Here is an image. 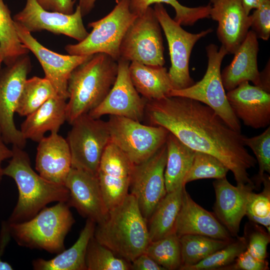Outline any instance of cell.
<instances>
[{"instance_id":"obj_27","label":"cell","mask_w":270,"mask_h":270,"mask_svg":"<svg viewBox=\"0 0 270 270\" xmlns=\"http://www.w3.org/2000/svg\"><path fill=\"white\" fill-rule=\"evenodd\" d=\"M96 224L87 218L76 242L69 248L58 254L54 258L33 260V268L36 270H86V254L88 242L94 236Z\"/></svg>"},{"instance_id":"obj_25","label":"cell","mask_w":270,"mask_h":270,"mask_svg":"<svg viewBox=\"0 0 270 270\" xmlns=\"http://www.w3.org/2000/svg\"><path fill=\"white\" fill-rule=\"evenodd\" d=\"M66 100L56 96L27 116L20 130L24 138L39 142L46 132H58L66 120Z\"/></svg>"},{"instance_id":"obj_10","label":"cell","mask_w":270,"mask_h":270,"mask_svg":"<svg viewBox=\"0 0 270 270\" xmlns=\"http://www.w3.org/2000/svg\"><path fill=\"white\" fill-rule=\"evenodd\" d=\"M162 28L149 6L128 29L120 48V58L146 65L165 64Z\"/></svg>"},{"instance_id":"obj_1","label":"cell","mask_w":270,"mask_h":270,"mask_svg":"<svg viewBox=\"0 0 270 270\" xmlns=\"http://www.w3.org/2000/svg\"><path fill=\"white\" fill-rule=\"evenodd\" d=\"M145 115L152 126H162L191 149L218 159L232 172L236 184L254 182L248 170L257 162L246 148L245 136L208 106L190 98L166 96L148 100Z\"/></svg>"},{"instance_id":"obj_13","label":"cell","mask_w":270,"mask_h":270,"mask_svg":"<svg viewBox=\"0 0 270 270\" xmlns=\"http://www.w3.org/2000/svg\"><path fill=\"white\" fill-rule=\"evenodd\" d=\"M166 157L165 144L146 160L132 166L130 194L136 198L139 208L147 221L167 194L164 178Z\"/></svg>"},{"instance_id":"obj_30","label":"cell","mask_w":270,"mask_h":270,"mask_svg":"<svg viewBox=\"0 0 270 270\" xmlns=\"http://www.w3.org/2000/svg\"><path fill=\"white\" fill-rule=\"evenodd\" d=\"M233 240H218L197 234H185L180 236L182 265L180 270L197 264L223 248Z\"/></svg>"},{"instance_id":"obj_20","label":"cell","mask_w":270,"mask_h":270,"mask_svg":"<svg viewBox=\"0 0 270 270\" xmlns=\"http://www.w3.org/2000/svg\"><path fill=\"white\" fill-rule=\"evenodd\" d=\"M216 200L214 214L232 237H236L250 193L256 188L253 183L232 185L226 177L213 182Z\"/></svg>"},{"instance_id":"obj_41","label":"cell","mask_w":270,"mask_h":270,"mask_svg":"<svg viewBox=\"0 0 270 270\" xmlns=\"http://www.w3.org/2000/svg\"><path fill=\"white\" fill-rule=\"evenodd\" d=\"M250 16V28L256 38L267 40L270 36V0H266Z\"/></svg>"},{"instance_id":"obj_47","label":"cell","mask_w":270,"mask_h":270,"mask_svg":"<svg viewBox=\"0 0 270 270\" xmlns=\"http://www.w3.org/2000/svg\"><path fill=\"white\" fill-rule=\"evenodd\" d=\"M12 156V150L6 146L0 130V178L4 176L3 168L2 166V162L6 159L10 158Z\"/></svg>"},{"instance_id":"obj_42","label":"cell","mask_w":270,"mask_h":270,"mask_svg":"<svg viewBox=\"0 0 270 270\" xmlns=\"http://www.w3.org/2000/svg\"><path fill=\"white\" fill-rule=\"evenodd\" d=\"M221 270H268V262L265 260L258 259L246 250L241 252L230 264Z\"/></svg>"},{"instance_id":"obj_6","label":"cell","mask_w":270,"mask_h":270,"mask_svg":"<svg viewBox=\"0 0 270 270\" xmlns=\"http://www.w3.org/2000/svg\"><path fill=\"white\" fill-rule=\"evenodd\" d=\"M137 16L130 9V0H116V5L106 16L90 22L92 30L82 41L66 46L71 55H92L104 53L118 61L120 48L130 26Z\"/></svg>"},{"instance_id":"obj_4","label":"cell","mask_w":270,"mask_h":270,"mask_svg":"<svg viewBox=\"0 0 270 270\" xmlns=\"http://www.w3.org/2000/svg\"><path fill=\"white\" fill-rule=\"evenodd\" d=\"M118 69L117 61L97 53L72 71L68 82L66 121L71 124L101 103L115 82Z\"/></svg>"},{"instance_id":"obj_37","label":"cell","mask_w":270,"mask_h":270,"mask_svg":"<svg viewBox=\"0 0 270 270\" xmlns=\"http://www.w3.org/2000/svg\"><path fill=\"white\" fill-rule=\"evenodd\" d=\"M229 169L218 159L210 154L196 151L191 166L185 178L186 184L204 179H219L226 177Z\"/></svg>"},{"instance_id":"obj_19","label":"cell","mask_w":270,"mask_h":270,"mask_svg":"<svg viewBox=\"0 0 270 270\" xmlns=\"http://www.w3.org/2000/svg\"><path fill=\"white\" fill-rule=\"evenodd\" d=\"M210 18L216 21V36L227 52L234 54L250 28L242 0H210Z\"/></svg>"},{"instance_id":"obj_49","label":"cell","mask_w":270,"mask_h":270,"mask_svg":"<svg viewBox=\"0 0 270 270\" xmlns=\"http://www.w3.org/2000/svg\"><path fill=\"white\" fill-rule=\"evenodd\" d=\"M266 0H242L246 14L249 15L252 10L257 8Z\"/></svg>"},{"instance_id":"obj_44","label":"cell","mask_w":270,"mask_h":270,"mask_svg":"<svg viewBox=\"0 0 270 270\" xmlns=\"http://www.w3.org/2000/svg\"><path fill=\"white\" fill-rule=\"evenodd\" d=\"M130 264L131 270H165L146 252L140 254Z\"/></svg>"},{"instance_id":"obj_23","label":"cell","mask_w":270,"mask_h":270,"mask_svg":"<svg viewBox=\"0 0 270 270\" xmlns=\"http://www.w3.org/2000/svg\"><path fill=\"white\" fill-rule=\"evenodd\" d=\"M38 143L36 170L48 180L64 185L72 168L71 154L66 139L58 132H51Z\"/></svg>"},{"instance_id":"obj_12","label":"cell","mask_w":270,"mask_h":270,"mask_svg":"<svg viewBox=\"0 0 270 270\" xmlns=\"http://www.w3.org/2000/svg\"><path fill=\"white\" fill-rule=\"evenodd\" d=\"M31 68L26 54L0 70V130L6 144L22 148L26 140L15 125L14 114Z\"/></svg>"},{"instance_id":"obj_33","label":"cell","mask_w":270,"mask_h":270,"mask_svg":"<svg viewBox=\"0 0 270 270\" xmlns=\"http://www.w3.org/2000/svg\"><path fill=\"white\" fill-rule=\"evenodd\" d=\"M166 3L173 7L176 15L174 20L181 26H191L200 20L210 18V5L190 8L181 4L177 0H130L131 12L140 16L153 4Z\"/></svg>"},{"instance_id":"obj_7","label":"cell","mask_w":270,"mask_h":270,"mask_svg":"<svg viewBox=\"0 0 270 270\" xmlns=\"http://www.w3.org/2000/svg\"><path fill=\"white\" fill-rule=\"evenodd\" d=\"M208 66L201 80L190 87L172 90L169 96H182L198 101L212 108L234 130L241 132V124L232 110L222 84L220 67L228 54L221 46L213 44L206 46Z\"/></svg>"},{"instance_id":"obj_45","label":"cell","mask_w":270,"mask_h":270,"mask_svg":"<svg viewBox=\"0 0 270 270\" xmlns=\"http://www.w3.org/2000/svg\"><path fill=\"white\" fill-rule=\"evenodd\" d=\"M10 234L8 230L7 222L2 224L1 233L0 236V270H12V267L6 262H4L0 259V256L9 241Z\"/></svg>"},{"instance_id":"obj_3","label":"cell","mask_w":270,"mask_h":270,"mask_svg":"<svg viewBox=\"0 0 270 270\" xmlns=\"http://www.w3.org/2000/svg\"><path fill=\"white\" fill-rule=\"evenodd\" d=\"M94 236L116 256L130 262L144 252L150 240L147 220L136 198L128 193L110 209L106 220L96 224Z\"/></svg>"},{"instance_id":"obj_43","label":"cell","mask_w":270,"mask_h":270,"mask_svg":"<svg viewBox=\"0 0 270 270\" xmlns=\"http://www.w3.org/2000/svg\"><path fill=\"white\" fill-rule=\"evenodd\" d=\"M38 3L45 10L72 14L74 12V2L73 0H37Z\"/></svg>"},{"instance_id":"obj_50","label":"cell","mask_w":270,"mask_h":270,"mask_svg":"<svg viewBox=\"0 0 270 270\" xmlns=\"http://www.w3.org/2000/svg\"><path fill=\"white\" fill-rule=\"evenodd\" d=\"M3 62L2 58V55L0 53V70L1 69V64Z\"/></svg>"},{"instance_id":"obj_14","label":"cell","mask_w":270,"mask_h":270,"mask_svg":"<svg viewBox=\"0 0 270 270\" xmlns=\"http://www.w3.org/2000/svg\"><path fill=\"white\" fill-rule=\"evenodd\" d=\"M13 20L30 33L45 30L56 34H64L78 42L88 34L78 5L72 14H68L47 10L37 0H26L24 8L14 15Z\"/></svg>"},{"instance_id":"obj_21","label":"cell","mask_w":270,"mask_h":270,"mask_svg":"<svg viewBox=\"0 0 270 270\" xmlns=\"http://www.w3.org/2000/svg\"><path fill=\"white\" fill-rule=\"evenodd\" d=\"M226 96L234 114L246 126L258 129L270 125V93L246 81Z\"/></svg>"},{"instance_id":"obj_2","label":"cell","mask_w":270,"mask_h":270,"mask_svg":"<svg viewBox=\"0 0 270 270\" xmlns=\"http://www.w3.org/2000/svg\"><path fill=\"white\" fill-rule=\"evenodd\" d=\"M12 156L2 173L15 181L18 198L8 222L28 220L49 203L67 202L69 192L64 184L48 180L34 171L23 148L12 146Z\"/></svg>"},{"instance_id":"obj_16","label":"cell","mask_w":270,"mask_h":270,"mask_svg":"<svg viewBox=\"0 0 270 270\" xmlns=\"http://www.w3.org/2000/svg\"><path fill=\"white\" fill-rule=\"evenodd\" d=\"M14 22L21 42L39 61L44 71V78L50 82L58 96L68 100V82L71 72L92 54H62L54 52L40 44L22 25Z\"/></svg>"},{"instance_id":"obj_31","label":"cell","mask_w":270,"mask_h":270,"mask_svg":"<svg viewBox=\"0 0 270 270\" xmlns=\"http://www.w3.org/2000/svg\"><path fill=\"white\" fill-rule=\"evenodd\" d=\"M29 52L18 38L10 10L4 0H0V53L3 62L9 65Z\"/></svg>"},{"instance_id":"obj_17","label":"cell","mask_w":270,"mask_h":270,"mask_svg":"<svg viewBox=\"0 0 270 270\" xmlns=\"http://www.w3.org/2000/svg\"><path fill=\"white\" fill-rule=\"evenodd\" d=\"M134 164L111 142L106 148L97 172V177L108 210L128 194Z\"/></svg>"},{"instance_id":"obj_36","label":"cell","mask_w":270,"mask_h":270,"mask_svg":"<svg viewBox=\"0 0 270 270\" xmlns=\"http://www.w3.org/2000/svg\"><path fill=\"white\" fill-rule=\"evenodd\" d=\"M246 249L245 237L238 236L223 248L197 264L185 267L182 270H220L232 264L237 256Z\"/></svg>"},{"instance_id":"obj_40","label":"cell","mask_w":270,"mask_h":270,"mask_svg":"<svg viewBox=\"0 0 270 270\" xmlns=\"http://www.w3.org/2000/svg\"><path fill=\"white\" fill-rule=\"evenodd\" d=\"M246 228L244 237L246 240V250L254 258L265 260L267 248L270 242V234L266 230L254 223Z\"/></svg>"},{"instance_id":"obj_35","label":"cell","mask_w":270,"mask_h":270,"mask_svg":"<svg viewBox=\"0 0 270 270\" xmlns=\"http://www.w3.org/2000/svg\"><path fill=\"white\" fill-rule=\"evenodd\" d=\"M85 262L86 270H131L130 262L116 256L94 236L88 242Z\"/></svg>"},{"instance_id":"obj_11","label":"cell","mask_w":270,"mask_h":270,"mask_svg":"<svg viewBox=\"0 0 270 270\" xmlns=\"http://www.w3.org/2000/svg\"><path fill=\"white\" fill-rule=\"evenodd\" d=\"M154 10L168 46L171 65L168 74L173 90L190 87L194 84L189 72L192 50L198 40L213 30L210 28L197 34L190 33L170 18L162 4H156Z\"/></svg>"},{"instance_id":"obj_46","label":"cell","mask_w":270,"mask_h":270,"mask_svg":"<svg viewBox=\"0 0 270 270\" xmlns=\"http://www.w3.org/2000/svg\"><path fill=\"white\" fill-rule=\"evenodd\" d=\"M260 87L270 93V62H268L264 69L260 72Z\"/></svg>"},{"instance_id":"obj_5","label":"cell","mask_w":270,"mask_h":270,"mask_svg":"<svg viewBox=\"0 0 270 270\" xmlns=\"http://www.w3.org/2000/svg\"><path fill=\"white\" fill-rule=\"evenodd\" d=\"M7 223L10 236L18 245L59 254L65 250L64 238L74 219L68 204L58 202L44 207L28 220Z\"/></svg>"},{"instance_id":"obj_28","label":"cell","mask_w":270,"mask_h":270,"mask_svg":"<svg viewBox=\"0 0 270 270\" xmlns=\"http://www.w3.org/2000/svg\"><path fill=\"white\" fill-rule=\"evenodd\" d=\"M166 162L164 172L167 192L185 186L184 180L191 166L196 151L169 132L166 142Z\"/></svg>"},{"instance_id":"obj_22","label":"cell","mask_w":270,"mask_h":270,"mask_svg":"<svg viewBox=\"0 0 270 270\" xmlns=\"http://www.w3.org/2000/svg\"><path fill=\"white\" fill-rule=\"evenodd\" d=\"M174 232L178 238L185 234H197L222 240L234 238L214 214L192 200L185 187Z\"/></svg>"},{"instance_id":"obj_38","label":"cell","mask_w":270,"mask_h":270,"mask_svg":"<svg viewBox=\"0 0 270 270\" xmlns=\"http://www.w3.org/2000/svg\"><path fill=\"white\" fill-rule=\"evenodd\" d=\"M264 188L262 192H252L246 204V216L252 222L260 224L270 232V177L264 174L262 180Z\"/></svg>"},{"instance_id":"obj_18","label":"cell","mask_w":270,"mask_h":270,"mask_svg":"<svg viewBox=\"0 0 270 270\" xmlns=\"http://www.w3.org/2000/svg\"><path fill=\"white\" fill-rule=\"evenodd\" d=\"M68 190L67 202L82 216L98 224L108 217V209L102 196L97 175L72 168L64 182Z\"/></svg>"},{"instance_id":"obj_26","label":"cell","mask_w":270,"mask_h":270,"mask_svg":"<svg viewBox=\"0 0 270 270\" xmlns=\"http://www.w3.org/2000/svg\"><path fill=\"white\" fill-rule=\"evenodd\" d=\"M128 70L135 88L147 100L169 96L173 90L168 71L164 66L132 62L129 64Z\"/></svg>"},{"instance_id":"obj_29","label":"cell","mask_w":270,"mask_h":270,"mask_svg":"<svg viewBox=\"0 0 270 270\" xmlns=\"http://www.w3.org/2000/svg\"><path fill=\"white\" fill-rule=\"evenodd\" d=\"M184 187L182 186L167 192L155 208L147 221L150 242L174 232Z\"/></svg>"},{"instance_id":"obj_9","label":"cell","mask_w":270,"mask_h":270,"mask_svg":"<svg viewBox=\"0 0 270 270\" xmlns=\"http://www.w3.org/2000/svg\"><path fill=\"white\" fill-rule=\"evenodd\" d=\"M66 140L72 158V168L97 174L104 152L110 142L106 122L88 114L76 118Z\"/></svg>"},{"instance_id":"obj_24","label":"cell","mask_w":270,"mask_h":270,"mask_svg":"<svg viewBox=\"0 0 270 270\" xmlns=\"http://www.w3.org/2000/svg\"><path fill=\"white\" fill-rule=\"evenodd\" d=\"M258 38L250 30L240 47L234 53V58L221 72L222 82L228 92L244 82H251L260 87V71L258 66L259 45Z\"/></svg>"},{"instance_id":"obj_15","label":"cell","mask_w":270,"mask_h":270,"mask_svg":"<svg viewBox=\"0 0 270 270\" xmlns=\"http://www.w3.org/2000/svg\"><path fill=\"white\" fill-rule=\"evenodd\" d=\"M118 74L109 92L96 108L88 114L95 118L103 116H116L142 122L145 116L147 100L140 96L130 80V62L121 58L118 61Z\"/></svg>"},{"instance_id":"obj_8","label":"cell","mask_w":270,"mask_h":270,"mask_svg":"<svg viewBox=\"0 0 270 270\" xmlns=\"http://www.w3.org/2000/svg\"><path fill=\"white\" fill-rule=\"evenodd\" d=\"M110 142L134 165L146 160L166 144L169 132L160 126H147L127 118L110 116L106 122Z\"/></svg>"},{"instance_id":"obj_48","label":"cell","mask_w":270,"mask_h":270,"mask_svg":"<svg viewBox=\"0 0 270 270\" xmlns=\"http://www.w3.org/2000/svg\"><path fill=\"white\" fill-rule=\"evenodd\" d=\"M75 2L78 1L80 7L82 16L87 15L94 8L97 0H73Z\"/></svg>"},{"instance_id":"obj_32","label":"cell","mask_w":270,"mask_h":270,"mask_svg":"<svg viewBox=\"0 0 270 270\" xmlns=\"http://www.w3.org/2000/svg\"><path fill=\"white\" fill-rule=\"evenodd\" d=\"M58 96L46 78H27L23 86L16 112L22 116L30 114L50 98Z\"/></svg>"},{"instance_id":"obj_34","label":"cell","mask_w":270,"mask_h":270,"mask_svg":"<svg viewBox=\"0 0 270 270\" xmlns=\"http://www.w3.org/2000/svg\"><path fill=\"white\" fill-rule=\"evenodd\" d=\"M144 252L165 270H180L181 266L180 240L174 232L150 241Z\"/></svg>"},{"instance_id":"obj_39","label":"cell","mask_w":270,"mask_h":270,"mask_svg":"<svg viewBox=\"0 0 270 270\" xmlns=\"http://www.w3.org/2000/svg\"><path fill=\"white\" fill-rule=\"evenodd\" d=\"M244 146H248L253 152L258 164V172L256 176V184L262 182L266 172L270 173V127L261 134L252 137L246 136L243 140Z\"/></svg>"}]
</instances>
